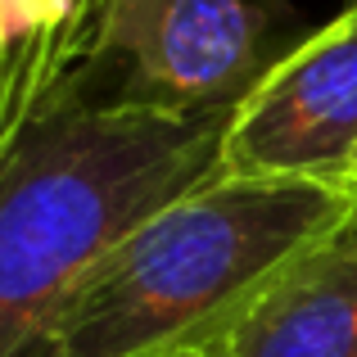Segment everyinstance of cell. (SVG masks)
Here are the masks:
<instances>
[{
  "instance_id": "cell-4",
  "label": "cell",
  "mask_w": 357,
  "mask_h": 357,
  "mask_svg": "<svg viewBox=\"0 0 357 357\" xmlns=\"http://www.w3.org/2000/svg\"><path fill=\"white\" fill-rule=\"evenodd\" d=\"M105 59H127L122 105L204 118L236 105L271 54L253 0H109L82 63Z\"/></svg>"
},
{
  "instance_id": "cell-6",
  "label": "cell",
  "mask_w": 357,
  "mask_h": 357,
  "mask_svg": "<svg viewBox=\"0 0 357 357\" xmlns=\"http://www.w3.org/2000/svg\"><path fill=\"white\" fill-rule=\"evenodd\" d=\"M105 9H109V0H68V18H63L59 54H54V68H59V73L82 68L86 45H91V32H96V23H100V14H105Z\"/></svg>"
},
{
  "instance_id": "cell-1",
  "label": "cell",
  "mask_w": 357,
  "mask_h": 357,
  "mask_svg": "<svg viewBox=\"0 0 357 357\" xmlns=\"http://www.w3.org/2000/svg\"><path fill=\"white\" fill-rule=\"evenodd\" d=\"M91 63L0 145V357H32L50 312L105 249L204 185L236 105L163 118L91 96Z\"/></svg>"
},
{
  "instance_id": "cell-2",
  "label": "cell",
  "mask_w": 357,
  "mask_h": 357,
  "mask_svg": "<svg viewBox=\"0 0 357 357\" xmlns=\"http://www.w3.org/2000/svg\"><path fill=\"white\" fill-rule=\"evenodd\" d=\"M353 213L357 190L344 181L208 176L82 271L32 357H167L218 331Z\"/></svg>"
},
{
  "instance_id": "cell-5",
  "label": "cell",
  "mask_w": 357,
  "mask_h": 357,
  "mask_svg": "<svg viewBox=\"0 0 357 357\" xmlns=\"http://www.w3.org/2000/svg\"><path fill=\"white\" fill-rule=\"evenodd\" d=\"M167 357H357V213Z\"/></svg>"
},
{
  "instance_id": "cell-3",
  "label": "cell",
  "mask_w": 357,
  "mask_h": 357,
  "mask_svg": "<svg viewBox=\"0 0 357 357\" xmlns=\"http://www.w3.org/2000/svg\"><path fill=\"white\" fill-rule=\"evenodd\" d=\"M357 154V0L262 63L218 145V181H344Z\"/></svg>"
},
{
  "instance_id": "cell-7",
  "label": "cell",
  "mask_w": 357,
  "mask_h": 357,
  "mask_svg": "<svg viewBox=\"0 0 357 357\" xmlns=\"http://www.w3.org/2000/svg\"><path fill=\"white\" fill-rule=\"evenodd\" d=\"M344 185H353V190H357V154H353V163H349V172H344Z\"/></svg>"
}]
</instances>
